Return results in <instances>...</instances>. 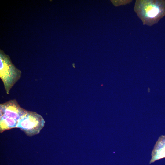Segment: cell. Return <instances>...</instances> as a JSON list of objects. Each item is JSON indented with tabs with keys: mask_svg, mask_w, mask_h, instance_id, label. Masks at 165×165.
<instances>
[{
	"mask_svg": "<svg viewBox=\"0 0 165 165\" xmlns=\"http://www.w3.org/2000/svg\"><path fill=\"white\" fill-rule=\"evenodd\" d=\"M45 123L42 117L35 112L27 111L18 119L16 128H20L28 136L38 134Z\"/></svg>",
	"mask_w": 165,
	"mask_h": 165,
	"instance_id": "cell-2",
	"label": "cell"
},
{
	"mask_svg": "<svg viewBox=\"0 0 165 165\" xmlns=\"http://www.w3.org/2000/svg\"><path fill=\"white\" fill-rule=\"evenodd\" d=\"M1 133L10 129L16 128L18 121L2 115H0Z\"/></svg>",
	"mask_w": 165,
	"mask_h": 165,
	"instance_id": "cell-6",
	"label": "cell"
},
{
	"mask_svg": "<svg viewBox=\"0 0 165 165\" xmlns=\"http://www.w3.org/2000/svg\"><path fill=\"white\" fill-rule=\"evenodd\" d=\"M26 111L20 106L15 99L10 100L0 105V115L17 121Z\"/></svg>",
	"mask_w": 165,
	"mask_h": 165,
	"instance_id": "cell-4",
	"label": "cell"
},
{
	"mask_svg": "<svg viewBox=\"0 0 165 165\" xmlns=\"http://www.w3.org/2000/svg\"><path fill=\"white\" fill-rule=\"evenodd\" d=\"M0 62V77L6 93L9 94L11 89L21 77V72L5 55L1 54Z\"/></svg>",
	"mask_w": 165,
	"mask_h": 165,
	"instance_id": "cell-1",
	"label": "cell"
},
{
	"mask_svg": "<svg viewBox=\"0 0 165 165\" xmlns=\"http://www.w3.org/2000/svg\"><path fill=\"white\" fill-rule=\"evenodd\" d=\"M150 162L165 157V135L160 137L152 152Z\"/></svg>",
	"mask_w": 165,
	"mask_h": 165,
	"instance_id": "cell-5",
	"label": "cell"
},
{
	"mask_svg": "<svg viewBox=\"0 0 165 165\" xmlns=\"http://www.w3.org/2000/svg\"><path fill=\"white\" fill-rule=\"evenodd\" d=\"M144 2L139 11L142 17L146 20H154L163 16L165 8L159 2Z\"/></svg>",
	"mask_w": 165,
	"mask_h": 165,
	"instance_id": "cell-3",
	"label": "cell"
}]
</instances>
